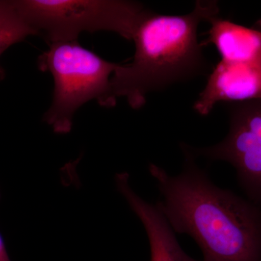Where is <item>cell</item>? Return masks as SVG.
Segmentation results:
<instances>
[{"instance_id": "1", "label": "cell", "mask_w": 261, "mask_h": 261, "mask_svg": "<svg viewBox=\"0 0 261 261\" xmlns=\"http://www.w3.org/2000/svg\"><path fill=\"white\" fill-rule=\"evenodd\" d=\"M181 149L180 174L149 166L161 194L156 205L173 231L195 240L202 261H261V206L215 185L187 145Z\"/></svg>"}, {"instance_id": "2", "label": "cell", "mask_w": 261, "mask_h": 261, "mask_svg": "<svg viewBox=\"0 0 261 261\" xmlns=\"http://www.w3.org/2000/svg\"><path fill=\"white\" fill-rule=\"evenodd\" d=\"M216 1H197L190 13L157 14L149 11L137 25L133 61L118 64L111 77L113 96L123 97L133 109L145 106L150 92L208 71L210 65L198 42L202 22L219 14Z\"/></svg>"}, {"instance_id": "3", "label": "cell", "mask_w": 261, "mask_h": 261, "mask_svg": "<svg viewBox=\"0 0 261 261\" xmlns=\"http://www.w3.org/2000/svg\"><path fill=\"white\" fill-rule=\"evenodd\" d=\"M118 65L102 59L77 40L49 44L38 59L39 69L50 72L55 82L46 123L56 133L66 134L71 130L74 113L84 103L94 99L102 107H114L117 99L111 80Z\"/></svg>"}, {"instance_id": "4", "label": "cell", "mask_w": 261, "mask_h": 261, "mask_svg": "<svg viewBox=\"0 0 261 261\" xmlns=\"http://www.w3.org/2000/svg\"><path fill=\"white\" fill-rule=\"evenodd\" d=\"M19 14L48 44L70 42L81 33L107 31L132 40L149 10L138 3L112 0H20Z\"/></svg>"}, {"instance_id": "5", "label": "cell", "mask_w": 261, "mask_h": 261, "mask_svg": "<svg viewBox=\"0 0 261 261\" xmlns=\"http://www.w3.org/2000/svg\"><path fill=\"white\" fill-rule=\"evenodd\" d=\"M228 105L229 130L224 140L190 149L195 156L231 164L247 198L261 206V98Z\"/></svg>"}, {"instance_id": "6", "label": "cell", "mask_w": 261, "mask_h": 261, "mask_svg": "<svg viewBox=\"0 0 261 261\" xmlns=\"http://www.w3.org/2000/svg\"><path fill=\"white\" fill-rule=\"evenodd\" d=\"M261 98V62L221 61L209 75L194 105L196 112L208 116L220 102L234 103Z\"/></svg>"}, {"instance_id": "7", "label": "cell", "mask_w": 261, "mask_h": 261, "mask_svg": "<svg viewBox=\"0 0 261 261\" xmlns=\"http://www.w3.org/2000/svg\"><path fill=\"white\" fill-rule=\"evenodd\" d=\"M116 185L147 233L150 261H202L192 258L180 246L175 232L158 206L140 197L130 187L128 173H117Z\"/></svg>"}, {"instance_id": "8", "label": "cell", "mask_w": 261, "mask_h": 261, "mask_svg": "<svg viewBox=\"0 0 261 261\" xmlns=\"http://www.w3.org/2000/svg\"><path fill=\"white\" fill-rule=\"evenodd\" d=\"M207 37L203 47L213 44L221 61L261 62V28H248L218 16L209 20Z\"/></svg>"}, {"instance_id": "9", "label": "cell", "mask_w": 261, "mask_h": 261, "mask_svg": "<svg viewBox=\"0 0 261 261\" xmlns=\"http://www.w3.org/2000/svg\"><path fill=\"white\" fill-rule=\"evenodd\" d=\"M30 35L36 33L19 14L14 1H0V56L10 46ZM3 75L0 69V79Z\"/></svg>"}, {"instance_id": "10", "label": "cell", "mask_w": 261, "mask_h": 261, "mask_svg": "<svg viewBox=\"0 0 261 261\" xmlns=\"http://www.w3.org/2000/svg\"><path fill=\"white\" fill-rule=\"evenodd\" d=\"M0 261H11L3 237L0 234Z\"/></svg>"}]
</instances>
